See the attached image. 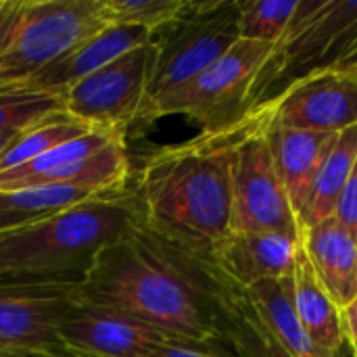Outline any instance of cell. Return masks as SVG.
<instances>
[{
  "label": "cell",
  "mask_w": 357,
  "mask_h": 357,
  "mask_svg": "<svg viewBox=\"0 0 357 357\" xmlns=\"http://www.w3.org/2000/svg\"><path fill=\"white\" fill-rule=\"evenodd\" d=\"M293 301L297 320L310 341L331 356L345 357V339L341 331L339 307L320 284L303 249L293 274Z\"/></svg>",
  "instance_id": "cell-18"
},
{
  "label": "cell",
  "mask_w": 357,
  "mask_h": 357,
  "mask_svg": "<svg viewBox=\"0 0 357 357\" xmlns=\"http://www.w3.org/2000/svg\"><path fill=\"white\" fill-rule=\"evenodd\" d=\"M0 357H88L71 351L67 347H48V349H36V351H2Z\"/></svg>",
  "instance_id": "cell-31"
},
{
  "label": "cell",
  "mask_w": 357,
  "mask_h": 357,
  "mask_svg": "<svg viewBox=\"0 0 357 357\" xmlns=\"http://www.w3.org/2000/svg\"><path fill=\"white\" fill-rule=\"evenodd\" d=\"M132 165L126 132L94 128L56 149L0 172V192L33 186H86L94 190H123L130 186Z\"/></svg>",
  "instance_id": "cell-8"
},
{
  "label": "cell",
  "mask_w": 357,
  "mask_h": 357,
  "mask_svg": "<svg viewBox=\"0 0 357 357\" xmlns=\"http://www.w3.org/2000/svg\"><path fill=\"white\" fill-rule=\"evenodd\" d=\"M113 192H119V190H94L86 186H65V184L33 186V188H23V190H13V192H0V209L19 211V213L42 220L48 215L73 209L90 199L113 195Z\"/></svg>",
  "instance_id": "cell-23"
},
{
  "label": "cell",
  "mask_w": 357,
  "mask_h": 357,
  "mask_svg": "<svg viewBox=\"0 0 357 357\" xmlns=\"http://www.w3.org/2000/svg\"><path fill=\"white\" fill-rule=\"evenodd\" d=\"M107 25L102 0H19L0 46V92L21 90L27 79Z\"/></svg>",
  "instance_id": "cell-5"
},
{
  "label": "cell",
  "mask_w": 357,
  "mask_h": 357,
  "mask_svg": "<svg viewBox=\"0 0 357 357\" xmlns=\"http://www.w3.org/2000/svg\"><path fill=\"white\" fill-rule=\"evenodd\" d=\"M261 113V111H259ZM264 115V113H261ZM266 121V117H264ZM266 136L272 149L274 165L282 188L291 201V207L297 215L307 203L314 180L320 172V165L331 151L337 134H318V132H301L274 128L266 121Z\"/></svg>",
  "instance_id": "cell-17"
},
{
  "label": "cell",
  "mask_w": 357,
  "mask_h": 357,
  "mask_svg": "<svg viewBox=\"0 0 357 357\" xmlns=\"http://www.w3.org/2000/svg\"><path fill=\"white\" fill-rule=\"evenodd\" d=\"M266 326L280 341L291 357H335L316 347L303 333L293 301V276L280 280L257 282L251 289H243Z\"/></svg>",
  "instance_id": "cell-21"
},
{
  "label": "cell",
  "mask_w": 357,
  "mask_h": 357,
  "mask_svg": "<svg viewBox=\"0 0 357 357\" xmlns=\"http://www.w3.org/2000/svg\"><path fill=\"white\" fill-rule=\"evenodd\" d=\"M241 0L188 2L186 10L153 36L155 65L146 90V111L165 94L180 88L226 54L238 40Z\"/></svg>",
  "instance_id": "cell-7"
},
{
  "label": "cell",
  "mask_w": 357,
  "mask_h": 357,
  "mask_svg": "<svg viewBox=\"0 0 357 357\" xmlns=\"http://www.w3.org/2000/svg\"><path fill=\"white\" fill-rule=\"evenodd\" d=\"M79 299L117 310L167 339H226L209 261L159 243L144 228L98 253Z\"/></svg>",
  "instance_id": "cell-1"
},
{
  "label": "cell",
  "mask_w": 357,
  "mask_h": 357,
  "mask_svg": "<svg viewBox=\"0 0 357 357\" xmlns=\"http://www.w3.org/2000/svg\"><path fill=\"white\" fill-rule=\"evenodd\" d=\"M341 314V331H343V339L345 345L349 347V354L357 357V295L339 310Z\"/></svg>",
  "instance_id": "cell-29"
},
{
  "label": "cell",
  "mask_w": 357,
  "mask_h": 357,
  "mask_svg": "<svg viewBox=\"0 0 357 357\" xmlns=\"http://www.w3.org/2000/svg\"><path fill=\"white\" fill-rule=\"evenodd\" d=\"M0 354H2V349H0Z\"/></svg>",
  "instance_id": "cell-34"
},
{
  "label": "cell",
  "mask_w": 357,
  "mask_h": 357,
  "mask_svg": "<svg viewBox=\"0 0 357 357\" xmlns=\"http://www.w3.org/2000/svg\"><path fill=\"white\" fill-rule=\"evenodd\" d=\"M356 67L357 0H299L284 38L274 44L255 79L251 111L305 77Z\"/></svg>",
  "instance_id": "cell-4"
},
{
  "label": "cell",
  "mask_w": 357,
  "mask_h": 357,
  "mask_svg": "<svg viewBox=\"0 0 357 357\" xmlns=\"http://www.w3.org/2000/svg\"><path fill=\"white\" fill-rule=\"evenodd\" d=\"M213 274L222 307V331L236 354L241 357H291L266 326L247 293L224 278L215 268Z\"/></svg>",
  "instance_id": "cell-19"
},
{
  "label": "cell",
  "mask_w": 357,
  "mask_h": 357,
  "mask_svg": "<svg viewBox=\"0 0 357 357\" xmlns=\"http://www.w3.org/2000/svg\"><path fill=\"white\" fill-rule=\"evenodd\" d=\"M301 249L337 307L357 295V234L335 215L301 232Z\"/></svg>",
  "instance_id": "cell-16"
},
{
  "label": "cell",
  "mask_w": 357,
  "mask_h": 357,
  "mask_svg": "<svg viewBox=\"0 0 357 357\" xmlns=\"http://www.w3.org/2000/svg\"><path fill=\"white\" fill-rule=\"evenodd\" d=\"M79 301L71 284H4L0 282V349L36 351L63 347L61 324Z\"/></svg>",
  "instance_id": "cell-12"
},
{
  "label": "cell",
  "mask_w": 357,
  "mask_h": 357,
  "mask_svg": "<svg viewBox=\"0 0 357 357\" xmlns=\"http://www.w3.org/2000/svg\"><path fill=\"white\" fill-rule=\"evenodd\" d=\"M354 71H356V75H357V67H356V69H354Z\"/></svg>",
  "instance_id": "cell-33"
},
{
  "label": "cell",
  "mask_w": 357,
  "mask_h": 357,
  "mask_svg": "<svg viewBox=\"0 0 357 357\" xmlns=\"http://www.w3.org/2000/svg\"><path fill=\"white\" fill-rule=\"evenodd\" d=\"M190 0H102L109 25H132L159 33L176 21Z\"/></svg>",
  "instance_id": "cell-25"
},
{
  "label": "cell",
  "mask_w": 357,
  "mask_h": 357,
  "mask_svg": "<svg viewBox=\"0 0 357 357\" xmlns=\"http://www.w3.org/2000/svg\"><path fill=\"white\" fill-rule=\"evenodd\" d=\"M59 339L88 357H151L167 337L117 310L79 299L61 324Z\"/></svg>",
  "instance_id": "cell-13"
},
{
  "label": "cell",
  "mask_w": 357,
  "mask_h": 357,
  "mask_svg": "<svg viewBox=\"0 0 357 357\" xmlns=\"http://www.w3.org/2000/svg\"><path fill=\"white\" fill-rule=\"evenodd\" d=\"M61 109L63 96L27 90L0 92V134L23 130Z\"/></svg>",
  "instance_id": "cell-26"
},
{
  "label": "cell",
  "mask_w": 357,
  "mask_h": 357,
  "mask_svg": "<svg viewBox=\"0 0 357 357\" xmlns=\"http://www.w3.org/2000/svg\"><path fill=\"white\" fill-rule=\"evenodd\" d=\"M19 134V130L17 132H4V134H0V157L4 155V151L10 146V142L15 140V136Z\"/></svg>",
  "instance_id": "cell-32"
},
{
  "label": "cell",
  "mask_w": 357,
  "mask_h": 357,
  "mask_svg": "<svg viewBox=\"0 0 357 357\" xmlns=\"http://www.w3.org/2000/svg\"><path fill=\"white\" fill-rule=\"evenodd\" d=\"M33 222H38V218L25 215V213H19V211L0 209V234H6V232L25 228V226H29V224H33Z\"/></svg>",
  "instance_id": "cell-30"
},
{
  "label": "cell",
  "mask_w": 357,
  "mask_h": 357,
  "mask_svg": "<svg viewBox=\"0 0 357 357\" xmlns=\"http://www.w3.org/2000/svg\"><path fill=\"white\" fill-rule=\"evenodd\" d=\"M238 126L199 134L146 157L136 180L144 230L159 243L201 261L236 234L232 144Z\"/></svg>",
  "instance_id": "cell-2"
},
{
  "label": "cell",
  "mask_w": 357,
  "mask_h": 357,
  "mask_svg": "<svg viewBox=\"0 0 357 357\" xmlns=\"http://www.w3.org/2000/svg\"><path fill=\"white\" fill-rule=\"evenodd\" d=\"M149 40H153V33L146 29L132 25H107L27 79L21 90L65 96V92L84 77Z\"/></svg>",
  "instance_id": "cell-15"
},
{
  "label": "cell",
  "mask_w": 357,
  "mask_h": 357,
  "mask_svg": "<svg viewBox=\"0 0 357 357\" xmlns=\"http://www.w3.org/2000/svg\"><path fill=\"white\" fill-rule=\"evenodd\" d=\"M255 111H261L268 126L274 128L341 134L357 126L356 71L333 69L316 73L293 84Z\"/></svg>",
  "instance_id": "cell-11"
},
{
  "label": "cell",
  "mask_w": 357,
  "mask_h": 357,
  "mask_svg": "<svg viewBox=\"0 0 357 357\" xmlns=\"http://www.w3.org/2000/svg\"><path fill=\"white\" fill-rule=\"evenodd\" d=\"M297 6L299 0H241V38L272 46L278 44L293 21Z\"/></svg>",
  "instance_id": "cell-24"
},
{
  "label": "cell",
  "mask_w": 357,
  "mask_h": 357,
  "mask_svg": "<svg viewBox=\"0 0 357 357\" xmlns=\"http://www.w3.org/2000/svg\"><path fill=\"white\" fill-rule=\"evenodd\" d=\"M151 357H241L236 349L230 345L228 339L224 341H186V339H165Z\"/></svg>",
  "instance_id": "cell-27"
},
{
  "label": "cell",
  "mask_w": 357,
  "mask_h": 357,
  "mask_svg": "<svg viewBox=\"0 0 357 357\" xmlns=\"http://www.w3.org/2000/svg\"><path fill=\"white\" fill-rule=\"evenodd\" d=\"M272 48V44L241 38L199 75L159 98L146 111L144 123L167 115H184L203 134L232 130L251 111L255 79Z\"/></svg>",
  "instance_id": "cell-6"
},
{
  "label": "cell",
  "mask_w": 357,
  "mask_h": 357,
  "mask_svg": "<svg viewBox=\"0 0 357 357\" xmlns=\"http://www.w3.org/2000/svg\"><path fill=\"white\" fill-rule=\"evenodd\" d=\"M144 228L134 186L0 234V282L79 287L98 253Z\"/></svg>",
  "instance_id": "cell-3"
},
{
  "label": "cell",
  "mask_w": 357,
  "mask_h": 357,
  "mask_svg": "<svg viewBox=\"0 0 357 357\" xmlns=\"http://www.w3.org/2000/svg\"><path fill=\"white\" fill-rule=\"evenodd\" d=\"M301 253V238L270 232H236L209 261L238 289L291 278Z\"/></svg>",
  "instance_id": "cell-14"
},
{
  "label": "cell",
  "mask_w": 357,
  "mask_h": 357,
  "mask_svg": "<svg viewBox=\"0 0 357 357\" xmlns=\"http://www.w3.org/2000/svg\"><path fill=\"white\" fill-rule=\"evenodd\" d=\"M335 218L345 224L351 232L357 234V161L351 169V176H349V182H347V188L339 201V207H337V213Z\"/></svg>",
  "instance_id": "cell-28"
},
{
  "label": "cell",
  "mask_w": 357,
  "mask_h": 357,
  "mask_svg": "<svg viewBox=\"0 0 357 357\" xmlns=\"http://www.w3.org/2000/svg\"><path fill=\"white\" fill-rule=\"evenodd\" d=\"M232 192L236 232H270L301 238V228L278 178L266 121L249 113L232 144Z\"/></svg>",
  "instance_id": "cell-9"
},
{
  "label": "cell",
  "mask_w": 357,
  "mask_h": 357,
  "mask_svg": "<svg viewBox=\"0 0 357 357\" xmlns=\"http://www.w3.org/2000/svg\"><path fill=\"white\" fill-rule=\"evenodd\" d=\"M357 161V126L337 134L331 151L326 153L320 172L314 180L312 192L305 207L299 213L301 232L333 218L337 213L339 201L347 188L351 169Z\"/></svg>",
  "instance_id": "cell-20"
},
{
  "label": "cell",
  "mask_w": 357,
  "mask_h": 357,
  "mask_svg": "<svg viewBox=\"0 0 357 357\" xmlns=\"http://www.w3.org/2000/svg\"><path fill=\"white\" fill-rule=\"evenodd\" d=\"M155 52L149 40L113 59L65 92L63 111L92 128L128 132L142 117Z\"/></svg>",
  "instance_id": "cell-10"
},
{
  "label": "cell",
  "mask_w": 357,
  "mask_h": 357,
  "mask_svg": "<svg viewBox=\"0 0 357 357\" xmlns=\"http://www.w3.org/2000/svg\"><path fill=\"white\" fill-rule=\"evenodd\" d=\"M90 130H94V128L79 121V119H75V117H71L63 109L54 111V113L38 119L36 123L19 130V134L15 136L10 146L0 157V172L19 167L23 163H29L31 159L56 149L59 144H63L67 140L84 136Z\"/></svg>",
  "instance_id": "cell-22"
}]
</instances>
